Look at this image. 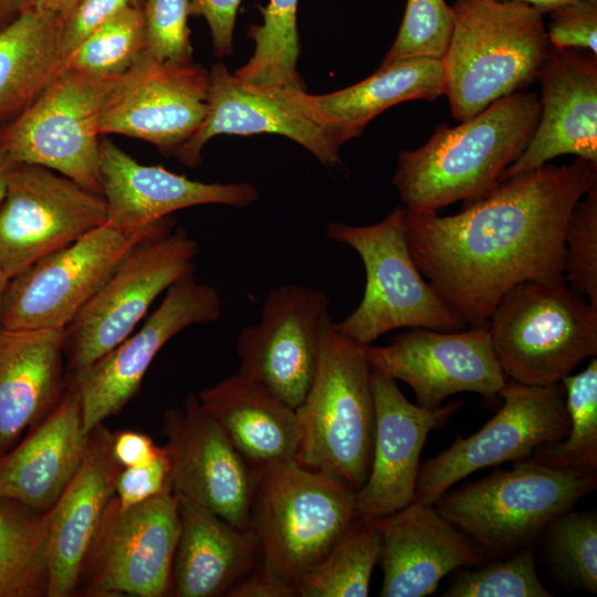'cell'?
<instances>
[{"instance_id": "cell-1", "label": "cell", "mask_w": 597, "mask_h": 597, "mask_svg": "<svg viewBox=\"0 0 597 597\" xmlns=\"http://www.w3.org/2000/svg\"><path fill=\"white\" fill-rule=\"evenodd\" d=\"M597 163L576 157L500 181L452 216L405 209L412 259L467 325L488 326L499 301L526 281H565L564 235Z\"/></svg>"}, {"instance_id": "cell-2", "label": "cell", "mask_w": 597, "mask_h": 597, "mask_svg": "<svg viewBox=\"0 0 597 597\" xmlns=\"http://www.w3.org/2000/svg\"><path fill=\"white\" fill-rule=\"evenodd\" d=\"M540 115L537 95L520 91L458 126L439 124L425 145L398 156L392 181L404 208L438 211L485 196L525 150Z\"/></svg>"}, {"instance_id": "cell-3", "label": "cell", "mask_w": 597, "mask_h": 597, "mask_svg": "<svg viewBox=\"0 0 597 597\" xmlns=\"http://www.w3.org/2000/svg\"><path fill=\"white\" fill-rule=\"evenodd\" d=\"M444 95L462 122L537 78L549 43L543 13L513 0H455Z\"/></svg>"}, {"instance_id": "cell-4", "label": "cell", "mask_w": 597, "mask_h": 597, "mask_svg": "<svg viewBox=\"0 0 597 597\" xmlns=\"http://www.w3.org/2000/svg\"><path fill=\"white\" fill-rule=\"evenodd\" d=\"M367 345L325 320L316 370L295 409L301 438L295 462L358 490L366 481L375 437V401Z\"/></svg>"}, {"instance_id": "cell-5", "label": "cell", "mask_w": 597, "mask_h": 597, "mask_svg": "<svg viewBox=\"0 0 597 597\" xmlns=\"http://www.w3.org/2000/svg\"><path fill=\"white\" fill-rule=\"evenodd\" d=\"M358 516L356 490L292 461L259 476L250 528L260 545L255 570L296 597V586Z\"/></svg>"}, {"instance_id": "cell-6", "label": "cell", "mask_w": 597, "mask_h": 597, "mask_svg": "<svg viewBox=\"0 0 597 597\" xmlns=\"http://www.w3.org/2000/svg\"><path fill=\"white\" fill-rule=\"evenodd\" d=\"M597 485V472L564 469L533 457L446 492L437 511L485 554L531 546L548 525Z\"/></svg>"}, {"instance_id": "cell-7", "label": "cell", "mask_w": 597, "mask_h": 597, "mask_svg": "<svg viewBox=\"0 0 597 597\" xmlns=\"http://www.w3.org/2000/svg\"><path fill=\"white\" fill-rule=\"evenodd\" d=\"M488 329L507 379L559 384L597 354V308L566 281H526L502 296Z\"/></svg>"}, {"instance_id": "cell-8", "label": "cell", "mask_w": 597, "mask_h": 597, "mask_svg": "<svg viewBox=\"0 0 597 597\" xmlns=\"http://www.w3.org/2000/svg\"><path fill=\"white\" fill-rule=\"evenodd\" d=\"M326 237L348 245L363 261L366 285L358 306L334 327L363 345L402 327L462 331L464 320L425 281L406 238L405 208L370 226L333 221Z\"/></svg>"}, {"instance_id": "cell-9", "label": "cell", "mask_w": 597, "mask_h": 597, "mask_svg": "<svg viewBox=\"0 0 597 597\" xmlns=\"http://www.w3.org/2000/svg\"><path fill=\"white\" fill-rule=\"evenodd\" d=\"M171 216L136 228L109 223L9 279L0 314L7 329H64L142 241L170 231Z\"/></svg>"}, {"instance_id": "cell-10", "label": "cell", "mask_w": 597, "mask_h": 597, "mask_svg": "<svg viewBox=\"0 0 597 597\" xmlns=\"http://www.w3.org/2000/svg\"><path fill=\"white\" fill-rule=\"evenodd\" d=\"M198 252L184 228L138 243L63 329L66 371L88 366L130 335L163 292L195 272Z\"/></svg>"}, {"instance_id": "cell-11", "label": "cell", "mask_w": 597, "mask_h": 597, "mask_svg": "<svg viewBox=\"0 0 597 597\" xmlns=\"http://www.w3.org/2000/svg\"><path fill=\"white\" fill-rule=\"evenodd\" d=\"M118 78L63 66L34 103L0 129V146L13 164L46 167L102 195L100 117Z\"/></svg>"}, {"instance_id": "cell-12", "label": "cell", "mask_w": 597, "mask_h": 597, "mask_svg": "<svg viewBox=\"0 0 597 597\" xmlns=\"http://www.w3.org/2000/svg\"><path fill=\"white\" fill-rule=\"evenodd\" d=\"M178 496L171 488L130 506L115 495L82 565L85 596H171L179 537Z\"/></svg>"}, {"instance_id": "cell-13", "label": "cell", "mask_w": 597, "mask_h": 597, "mask_svg": "<svg viewBox=\"0 0 597 597\" xmlns=\"http://www.w3.org/2000/svg\"><path fill=\"white\" fill-rule=\"evenodd\" d=\"M503 405L475 433L420 464L416 501L434 505L459 481L489 467L530 458L538 448L562 441L569 420L562 385L531 386L507 379Z\"/></svg>"}, {"instance_id": "cell-14", "label": "cell", "mask_w": 597, "mask_h": 597, "mask_svg": "<svg viewBox=\"0 0 597 597\" xmlns=\"http://www.w3.org/2000/svg\"><path fill=\"white\" fill-rule=\"evenodd\" d=\"M105 222L102 195L46 167L13 164L0 202V264L10 279Z\"/></svg>"}, {"instance_id": "cell-15", "label": "cell", "mask_w": 597, "mask_h": 597, "mask_svg": "<svg viewBox=\"0 0 597 597\" xmlns=\"http://www.w3.org/2000/svg\"><path fill=\"white\" fill-rule=\"evenodd\" d=\"M221 311L217 289L189 274L168 287L137 332L88 366L67 373L80 394L85 432L125 407L156 355L174 336L187 327L217 321Z\"/></svg>"}, {"instance_id": "cell-16", "label": "cell", "mask_w": 597, "mask_h": 597, "mask_svg": "<svg viewBox=\"0 0 597 597\" xmlns=\"http://www.w3.org/2000/svg\"><path fill=\"white\" fill-rule=\"evenodd\" d=\"M326 293L298 284L269 292L254 325L237 338L239 374L296 409L312 384L322 327L329 316Z\"/></svg>"}, {"instance_id": "cell-17", "label": "cell", "mask_w": 597, "mask_h": 597, "mask_svg": "<svg viewBox=\"0 0 597 597\" xmlns=\"http://www.w3.org/2000/svg\"><path fill=\"white\" fill-rule=\"evenodd\" d=\"M367 357L371 368L407 384L417 405L430 409L459 392L493 398L507 380L488 326L465 332L411 328L387 345H369Z\"/></svg>"}, {"instance_id": "cell-18", "label": "cell", "mask_w": 597, "mask_h": 597, "mask_svg": "<svg viewBox=\"0 0 597 597\" xmlns=\"http://www.w3.org/2000/svg\"><path fill=\"white\" fill-rule=\"evenodd\" d=\"M163 432L172 491L235 526L249 528L259 474L197 395H188L181 408L165 411Z\"/></svg>"}, {"instance_id": "cell-19", "label": "cell", "mask_w": 597, "mask_h": 597, "mask_svg": "<svg viewBox=\"0 0 597 597\" xmlns=\"http://www.w3.org/2000/svg\"><path fill=\"white\" fill-rule=\"evenodd\" d=\"M208 88L209 73L200 65L164 63L145 52L109 91L100 134L138 138L174 155L201 125Z\"/></svg>"}, {"instance_id": "cell-20", "label": "cell", "mask_w": 597, "mask_h": 597, "mask_svg": "<svg viewBox=\"0 0 597 597\" xmlns=\"http://www.w3.org/2000/svg\"><path fill=\"white\" fill-rule=\"evenodd\" d=\"M375 437L365 483L356 491L358 515L378 520L416 501L420 454L429 432L460 408L454 401L425 408L409 401L396 381L371 368Z\"/></svg>"}, {"instance_id": "cell-21", "label": "cell", "mask_w": 597, "mask_h": 597, "mask_svg": "<svg viewBox=\"0 0 597 597\" xmlns=\"http://www.w3.org/2000/svg\"><path fill=\"white\" fill-rule=\"evenodd\" d=\"M206 116L197 132L174 154L195 167L205 145L217 135L280 134L310 150L324 166L339 163V145L320 125L306 117L285 90L250 84L230 73L222 63L212 65Z\"/></svg>"}, {"instance_id": "cell-22", "label": "cell", "mask_w": 597, "mask_h": 597, "mask_svg": "<svg viewBox=\"0 0 597 597\" xmlns=\"http://www.w3.org/2000/svg\"><path fill=\"white\" fill-rule=\"evenodd\" d=\"M537 78L542 85L537 126L500 181L563 155L597 163V56L549 45Z\"/></svg>"}, {"instance_id": "cell-23", "label": "cell", "mask_w": 597, "mask_h": 597, "mask_svg": "<svg viewBox=\"0 0 597 597\" xmlns=\"http://www.w3.org/2000/svg\"><path fill=\"white\" fill-rule=\"evenodd\" d=\"M112 441L113 433L104 423L88 432L78 469L44 513L48 597H70L78 593L83 562L115 495L122 469L113 455Z\"/></svg>"}, {"instance_id": "cell-24", "label": "cell", "mask_w": 597, "mask_h": 597, "mask_svg": "<svg viewBox=\"0 0 597 597\" xmlns=\"http://www.w3.org/2000/svg\"><path fill=\"white\" fill-rule=\"evenodd\" d=\"M374 521L381 541V597L428 596L449 573L484 562L483 551L434 505L413 501Z\"/></svg>"}, {"instance_id": "cell-25", "label": "cell", "mask_w": 597, "mask_h": 597, "mask_svg": "<svg viewBox=\"0 0 597 597\" xmlns=\"http://www.w3.org/2000/svg\"><path fill=\"white\" fill-rule=\"evenodd\" d=\"M100 180L107 221L121 228L150 224L195 206L242 208L259 196L248 182L208 184L161 166L142 165L107 138L100 144Z\"/></svg>"}, {"instance_id": "cell-26", "label": "cell", "mask_w": 597, "mask_h": 597, "mask_svg": "<svg viewBox=\"0 0 597 597\" xmlns=\"http://www.w3.org/2000/svg\"><path fill=\"white\" fill-rule=\"evenodd\" d=\"M87 443L80 394L67 378L55 407L0 455V496L44 514L75 474Z\"/></svg>"}, {"instance_id": "cell-27", "label": "cell", "mask_w": 597, "mask_h": 597, "mask_svg": "<svg viewBox=\"0 0 597 597\" xmlns=\"http://www.w3.org/2000/svg\"><path fill=\"white\" fill-rule=\"evenodd\" d=\"M65 370L63 329L0 327V455L55 407Z\"/></svg>"}, {"instance_id": "cell-28", "label": "cell", "mask_w": 597, "mask_h": 597, "mask_svg": "<svg viewBox=\"0 0 597 597\" xmlns=\"http://www.w3.org/2000/svg\"><path fill=\"white\" fill-rule=\"evenodd\" d=\"M178 496L179 537L171 596H230L260 564L254 532L235 526L209 509Z\"/></svg>"}, {"instance_id": "cell-29", "label": "cell", "mask_w": 597, "mask_h": 597, "mask_svg": "<svg viewBox=\"0 0 597 597\" xmlns=\"http://www.w3.org/2000/svg\"><path fill=\"white\" fill-rule=\"evenodd\" d=\"M290 100L341 146L358 136L387 108L412 100L428 102L444 94V66L438 59H406L379 65L367 78L321 95L285 90Z\"/></svg>"}, {"instance_id": "cell-30", "label": "cell", "mask_w": 597, "mask_h": 597, "mask_svg": "<svg viewBox=\"0 0 597 597\" xmlns=\"http://www.w3.org/2000/svg\"><path fill=\"white\" fill-rule=\"evenodd\" d=\"M197 397L259 476L295 461L301 438L296 411L260 384L238 373Z\"/></svg>"}, {"instance_id": "cell-31", "label": "cell", "mask_w": 597, "mask_h": 597, "mask_svg": "<svg viewBox=\"0 0 597 597\" xmlns=\"http://www.w3.org/2000/svg\"><path fill=\"white\" fill-rule=\"evenodd\" d=\"M63 20L24 8L0 30V129L31 106L64 66Z\"/></svg>"}, {"instance_id": "cell-32", "label": "cell", "mask_w": 597, "mask_h": 597, "mask_svg": "<svg viewBox=\"0 0 597 597\" xmlns=\"http://www.w3.org/2000/svg\"><path fill=\"white\" fill-rule=\"evenodd\" d=\"M44 514L0 496V597H48Z\"/></svg>"}, {"instance_id": "cell-33", "label": "cell", "mask_w": 597, "mask_h": 597, "mask_svg": "<svg viewBox=\"0 0 597 597\" xmlns=\"http://www.w3.org/2000/svg\"><path fill=\"white\" fill-rule=\"evenodd\" d=\"M381 541L374 520L359 515L296 586V597H366Z\"/></svg>"}, {"instance_id": "cell-34", "label": "cell", "mask_w": 597, "mask_h": 597, "mask_svg": "<svg viewBox=\"0 0 597 597\" xmlns=\"http://www.w3.org/2000/svg\"><path fill=\"white\" fill-rule=\"evenodd\" d=\"M298 0H269L260 8L263 22L251 25L254 51L234 75L250 84L276 90L303 88L297 73L300 36L296 25Z\"/></svg>"}, {"instance_id": "cell-35", "label": "cell", "mask_w": 597, "mask_h": 597, "mask_svg": "<svg viewBox=\"0 0 597 597\" xmlns=\"http://www.w3.org/2000/svg\"><path fill=\"white\" fill-rule=\"evenodd\" d=\"M569 427L559 442L538 448L531 457L546 464L597 472V359L561 381Z\"/></svg>"}, {"instance_id": "cell-36", "label": "cell", "mask_w": 597, "mask_h": 597, "mask_svg": "<svg viewBox=\"0 0 597 597\" xmlns=\"http://www.w3.org/2000/svg\"><path fill=\"white\" fill-rule=\"evenodd\" d=\"M146 52L142 7L104 22L64 57V66L93 77L118 78Z\"/></svg>"}, {"instance_id": "cell-37", "label": "cell", "mask_w": 597, "mask_h": 597, "mask_svg": "<svg viewBox=\"0 0 597 597\" xmlns=\"http://www.w3.org/2000/svg\"><path fill=\"white\" fill-rule=\"evenodd\" d=\"M547 549L558 573L573 586L597 593V516L573 509L545 530Z\"/></svg>"}, {"instance_id": "cell-38", "label": "cell", "mask_w": 597, "mask_h": 597, "mask_svg": "<svg viewBox=\"0 0 597 597\" xmlns=\"http://www.w3.org/2000/svg\"><path fill=\"white\" fill-rule=\"evenodd\" d=\"M444 597H551L535 567L532 546L519 549L474 570H462L453 578Z\"/></svg>"}, {"instance_id": "cell-39", "label": "cell", "mask_w": 597, "mask_h": 597, "mask_svg": "<svg viewBox=\"0 0 597 597\" xmlns=\"http://www.w3.org/2000/svg\"><path fill=\"white\" fill-rule=\"evenodd\" d=\"M453 28L446 0H407L398 34L380 65L406 59L442 60Z\"/></svg>"}, {"instance_id": "cell-40", "label": "cell", "mask_w": 597, "mask_h": 597, "mask_svg": "<svg viewBox=\"0 0 597 597\" xmlns=\"http://www.w3.org/2000/svg\"><path fill=\"white\" fill-rule=\"evenodd\" d=\"M564 245L565 281L597 308V184L573 208Z\"/></svg>"}, {"instance_id": "cell-41", "label": "cell", "mask_w": 597, "mask_h": 597, "mask_svg": "<svg viewBox=\"0 0 597 597\" xmlns=\"http://www.w3.org/2000/svg\"><path fill=\"white\" fill-rule=\"evenodd\" d=\"M146 53L171 64L192 62L190 0H143Z\"/></svg>"}, {"instance_id": "cell-42", "label": "cell", "mask_w": 597, "mask_h": 597, "mask_svg": "<svg viewBox=\"0 0 597 597\" xmlns=\"http://www.w3.org/2000/svg\"><path fill=\"white\" fill-rule=\"evenodd\" d=\"M546 30L555 49H585L597 56V0H572L549 11Z\"/></svg>"}, {"instance_id": "cell-43", "label": "cell", "mask_w": 597, "mask_h": 597, "mask_svg": "<svg viewBox=\"0 0 597 597\" xmlns=\"http://www.w3.org/2000/svg\"><path fill=\"white\" fill-rule=\"evenodd\" d=\"M169 475L170 461L164 446L147 463L121 469L116 479L115 498L122 506L143 502L171 488Z\"/></svg>"}, {"instance_id": "cell-44", "label": "cell", "mask_w": 597, "mask_h": 597, "mask_svg": "<svg viewBox=\"0 0 597 597\" xmlns=\"http://www.w3.org/2000/svg\"><path fill=\"white\" fill-rule=\"evenodd\" d=\"M143 0H80L63 20L61 48L64 57L104 22L128 7H142Z\"/></svg>"}, {"instance_id": "cell-45", "label": "cell", "mask_w": 597, "mask_h": 597, "mask_svg": "<svg viewBox=\"0 0 597 597\" xmlns=\"http://www.w3.org/2000/svg\"><path fill=\"white\" fill-rule=\"evenodd\" d=\"M242 0H190V15L202 17L207 21L217 57H224L232 51L233 30Z\"/></svg>"}, {"instance_id": "cell-46", "label": "cell", "mask_w": 597, "mask_h": 597, "mask_svg": "<svg viewBox=\"0 0 597 597\" xmlns=\"http://www.w3.org/2000/svg\"><path fill=\"white\" fill-rule=\"evenodd\" d=\"M159 449L160 447L145 433L132 430L113 433V455L122 468L147 463Z\"/></svg>"}, {"instance_id": "cell-47", "label": "cell", "mask_w": 597, "mask_h": 597, "mask_svg": "<svg viewBox=\"0 0 597 597\" xmlns=\"http://www.w3.org/2000/svg\"><path fill=\"white\" fill-rule=\"evenodd\" d=\"M78 1L80 0H28L25 8L51 12L64 20Z\"/></svg>"}, {"instance_id": "cell-48", "label": "cell", "mask_w": 597, "mask_h": 597, "mask_svg": "<svg viewBox=\"0 0 597 597\" xmlns=\"http://www.w3.org/2000/svg\"><path fill=\"white\" fill-rule=\"evenodd\" d=\"M28 0H0V23L4 25L14 19L25 7Z\"/></svg>"}, {"instance_id": "cell-49", "label": "cell", "mask_w": 597, "mask_h": 597, "mask_svg": "<svg viewBox=\"0 0 597 597\" xmlns=\"http://www.w3.org/2000/svg\"><path fill=\"white\" fill-rule=\"evenodd\" d=\"M12 165L13 163L0 146V202L3 199L7 190L8 177Z\"/></svg>"}, {"instance_id": "cell-50", "label": "cell", "mask_w": 597, "mask_h": 597, "mask_svg": "<svg viewBox=\"0 0 597 597\" xmlns=\"http://www.w3.org/2000/svg\"><path fill=\"white\" fill-rule=\"evenodd\" d=\"M513 1L527 3L536 8L537 10H540L542 13H545L572 0H513Z\"/></svg>"}, {"instance_id": "cell-51", "label": "cell", "mask_w": 597, "mask_h": 597, "mask_svg": "<svg viewBox=\"0 0 597 597\" xmlns=\"http://www.w3.org/2000/svg\"><path fill=\"white\" fill-rule=\"evenodd\" d=\"M8 282H9V277L0 264V314H1L2 300H3V295H4V291H6Z\"/></svg>"}]
</instances>
